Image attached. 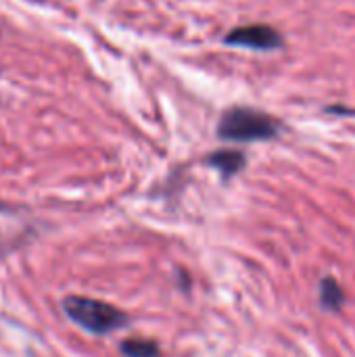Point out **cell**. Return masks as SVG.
Returning a JSON list of instances; mask_svg holds the SVG:
<instances>
[{
    "label": "cell",
    "mask_w": 355,
    "mask_h": 357,
    "mask_svg": "<svg viewBox=\"0 0 355 357\" xmlns=\"http://www.w3.org/2000/svg\"><path fill=\"white\" fill-rule=\"evenodd\" d=\"M320 301L326 310H341L345 303V293L341 284L333 278H324L320 287Z\"/></svg>",
    "instance_id": "5"
},
{
    "label": "cell",
    "mask_w": 355,
    "mask_h": 357,
    "mask_svg": "<svg viewBox=\"0 0 355 357\" xmlns=\"http://www.w3.org/2000/svg\"><path fill=\"white\" fill-rule=\"evenodd\" d=\"M121 354L126 357H159V347L153 341L144 339H128L121 345Z\"/></svg>",
    "instance_id": "6"
},
{
    "label": "cell",
    "mask_w": 355,
    "mask_h": 357,
    "mask_svg": "<svg viewBox=\"0 0 355 357\" xmlns=\"http://www.w3.org/2000/svg\"><path fill=\"white\" fill-rule=\"evenodd\" d=\"M209 165L218 167L224 176H232L245 165V159L236 151H222V153H216L209 157Z\"/></svg>",
    "instance_id": "4"
},
{
    "label": "cell",
    "mask_w": 355,
    "mask_h": 357,
    "mask_svg": "<svg viewBox=\"0 0 355 357\" xmlns=\"http://www.w3.org/2000/svg\"><path fill=\"white\" fill-rule=\"evenodd\" d=\"M63 307L75 324H80L82 328H86L88 333H94V335H107L111 331L121 328L128 322L126 314H121L113 305L96 301V299L67 297Z\"/></svg>",
    "instance_id": "1"
},
{
    "label": "cell",
    "mask_w": 355,
    "mask_h": 357,
    "mask_svg": "<svg viewBox=\"0 0 355 357\" xmlns=\"http://www.w3.org/2000/svg\"><path fill=\"white\" fill-rule=\"evenodd\" d=\"M218 134L226 140L251 142V140H268L278 134V123L253 109H232L224 115Z\"/></svg>",
    "instance_id": "2"
},
{
    "label": "cell",
    "mask_w": 355,
    "mask_h": 357,
    "mask_svg": "<svg viewBox=\"0 0 355 357\" xmlns=\"http://www.w3.org/2000/svg\"><path fill=\"white\" fill-rule=\"evenodd\" d=\"M228 42L247 46V48L270 50L280 44V36L274 27H268V25H247V27L232 29V33L228 36Z\"/></svg>",
    "instance_id": "3"
}]
</instances>
